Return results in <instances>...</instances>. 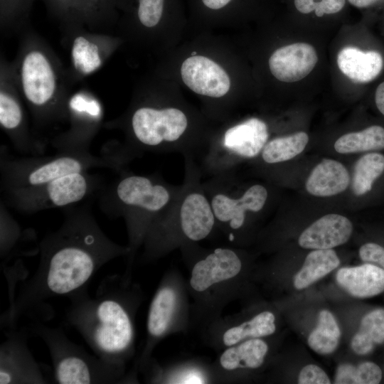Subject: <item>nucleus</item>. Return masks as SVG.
Wrapping results in <instances>:
<instances>
[{
    "label": "nucleus",
    "mask_w": 384,
    "mask_h": 384,
    "mask_svg": "<svg viewBox=\"0 0 384 384\" xmlns=\"http://www.w3.org/2000/svg\"><path fill=\"white\" fill-rule=\"evenodd\" d=\"M64 220L38 244L39 262L1 317V325L15 329L23 317L50 318L46 302L69 297L87 287L95 274L114 258L130 253L128 245L112 241L102 231L88 206L67 207Z\"/></svg>",
    "instance_id": "1"
},
{
    "label": "nucleus",
    "mask_w": 384,
    "mask_h": 384,
    "mask_svg": "<svg viewBox=\"0 0 384 384\" xmlns=\"http://www.w3.org/2000/svg\"><path fill=\"white\" fill-rule=\"evenodd\" d=\"M67 323L99 358L126 371L135 351V316L144 295L124 274L108 275L93 297L87 287L68 297Z\"/></svg>",
    "instance_id": "2"
},
{
    "label": "nucleus",
    "mask_w": 384,
    "mask_h": 384,
    "mask_svg": "<svg viewBox=\"0 0 384 384\" xmlns=\"http://www.w3.org/2000/svg\"><path fill=\"white\" fill-rule=\"evenodd\" d=\"M18 36V50L12 63L34 130L68 122V102L73 85L67 67L31 23Z\"/></svg>",
    "instance_id": "3"
},
{
    "label": "nucleus",
    "mask_w": 384,
    "mask_h": 384,
    "mask_svg": "<svg viewBox=\"0 0 384 384\" xmlns=\"http://www.w3.org/2000/svg\"><path fill=\"white\" fill-rule=\"evenodd\" d=\"M183 188L171 205L149 227L142 246V261L156 260L176 249L198 244L216 228L202 174L192 157H186Z\"/></svg>",
    "instance_id": "4"
},
{
    "label": "nucleus",
    "mask_w": 384,
    "mask_h": 384,
    "mask_svg": "<svg viewBox=\"0 0 384 384\" xmlns=\"http://www.w3.org/2000/svg\"><path fill=\"white\" fill-rule=\"evenodd\" d=\"M119 173L117 181L100 190L99 203L107 215L124 218L130 250L124 274L131 277L136 255L149 227L176 200L183 185L171 184L158 175L124 169Z\"/></svg>",
    "instance_id": "5"
},
{
    "label": "nucleus",
    "mask_w": 384,
    "mask_h": 384,
    "mask_svg": "<svg viewBox=\"0 0 384 384\" xmlns=\"http://www.w3.org/2000/svg\"><path fill=\"white\" fill-rule=\"evenodd\" d=\"M102 127L124 132L126 142L119 145L129 161L146 152H177L195 159L203 151V147L188 137V115L174 106L139 102L122 117L103 122Z\"/></svg>",
    "instance_id": "6"
},
{
    "label": "nucleus",
    "mask_w": 384,
    "mask_h": 384,
    "mask_svg": "<svg viewBox=\"0 0 384 384\" xmlns=\"http://www.w3.org/2000/svg\"><path fill=\"white\" fill-rule=\"evenodd\" d=\"M181 250L191 263L186 286L193 299L191 322L204 329L219 318L224 306L237 296L244 260L233 246L207 250L195 244Z\"/></svg>",
    "instance_id": "7"
},
{
    "label": "nucleus",
    "mask_w": 384,
    "mask_h": 384,
    "mask_svg": "<svg viewBox=\"0 0 384 384\" xmlns=\"http://www.w3.org/2000/svg\"><path fill=\"white\" fill-rule=\"evenodd\" d=\"M100 156L89 151H58L53 156H13L6 146H1L0 174L2 193L35 187L70 174L107 168L118 172L126 164L112 152Z\"/></svg>",
    "instance_id": "8"
},
{
    "label": "nucleus",
    "mask_w": 384,
    "mask_h": 384,
    "mask_svg": "<svg viewBox=\"0 0 384 384\" xmlns=\"http://www.w3.org/2000/svg\"><path fill=\"white\" fill-rule=\"evenodd\" d=\"M33 331L49 351L56 383L110 384L132 381L126 371L89 353L70 341L62 329L36 324Z\"/></svg>",
    "instance_id": "9"
},
{
    "label": "nucleus",
    "mask_w": 384,
    "mask_h": 384,
    "mask_svg": "<svg viewBox=\"0 0 384 384\" xmlns=\"http://www.w3.org/2000/svg\"><path fill=\"white\" fill-rule=\"evenodd\" d=\"M188 294L186 282L181 274L171 270L164 275L149 306L146 342L132 373L137 375L145 369L159 341L190 325L191 306Z\"/></svg>",
    "instance_id": "10"
},
{
    "label": "nucleus",
    "mask_w": 384,
    "mask_h": 384,
    "mask_svg": "<svg viewBox=\"0 0 384 384\" xmlns=\"http://www.w3.org/2000/svg\"><path fill=\"white\" fill-rule=\"evenodd\" d=\"M202 184L215 216L216 228L232 245L237 244L250 216L265 208L269 197L267 188L255 183L240 190L233 174L210 177Z\"/></svg>",
    "instance_id": "11"
},
{
    "label": "nucleus",
    "mask_w": 384,
    "mask_h": 384,
    "mask_svg": "<svg viewBox=\"0 0 384 384\" xmlns=\"http://www.w3.org/2000/svg\"><path fill=\"white\" fill-rule=\"evenodd\" d=\"M102 183L99 176L88 171L74 173L35 187L3 193L1 200L23 213L65 208L102 189Z\"/></svg>",
    "instance_id": "12"
},
{
    "label": "nucleus",
    "mask_w": 384,
    "mask_h": 384,
    "mask_svg": "<svg viewBox=\"0 0 384 384\" xmlns=\"http://www.w3.org/2000/svg\"><path fill=\"white\" fill-rule=\"evenodd\" d=\"M12 61L0 57V126L13 146L28 156L44 155L47 143L31 130Z\"/></svg>",
    "instance_id": "13"
},
{
    "label": "nucleus",
    "mask_w": 384,
    "mask_h": 384,
    "mask_svg": "<svg viewBox=\"0 0 384 384\" xmlns=\"http://www.w3.org/2000/svg\"><path fill=\"white\" fill-rule=\"evenodd\" d=\"M60 29V43L69 55L67 71L73 85L100 69L121 43L118 36L82 26L68 25Z\"/></svg>",
    "instance_id": "14"
},
{
    "label": "nucleus",
    "mask_w": 384,
    "mask_h": 384,
    "mask_svg": "<svg viewBox=\"0 0 384 384\" xmlns=\"http://www.w3.org/2000/svg\"><path fill=\"white\" fill-rule=\"evenodd\" d=\"M103 107L97 97L85 88L70 95L68 102L67 130L54 137L51 145L57 151H88L102 127Z\"/></svg>",
    "instance_id": "15"
},
{
    "label": "nucleus",
    "mask_w": 384,
    "mask_h": 384,
    "mask_svg": "<svg viewBox=\"0 0 384 384\" xmlns=\"http://www.w3.org/2000/svg\"><path fill=\"white\" fill-rule=\"evenodd\" d=\"M41 1L59 27L78 25L92 31L111 34L123 2V0Z\"/></svg>",
    "instance_id": "16"
},
{
    "label": "nucleus",
    "mask_w": 384,
    "mask_h": 384,
    "mask_svg": "<svg viewBox=\"0 0 384 384\" xmlns=\"http://www.w3.org/2000/svg\"><path fill=\"white\" fill-rule=\"evenodd\" d=\"M26 335L8 329L0 346V384H46V378L27 344Z\"/></svg>",
    "instance_id": "17"
},
{
    "label": "nucleus",
    "mask_w": 384,
    "mask_h": 384,
    "mask_svg": "<svg viewBox=\"0 0 384 384\" xmlns=\"http://www.w3.org/2000/svg\"><path fill=\"white\" fill-rule=\"evenodd\" d=\"M203 330L207 341L212 346L224 349L247 339L274 334L277 330L276 316L269 310L262 311L242 321H237L232 316L226 319L220 316Z\"/></svg>",
    "instance_id": "18"
},
{
    "label": "nucleus",
    "mask_w": 384,
    "mask_h": 384,
    "mask_svg": "<svg viewBox=\"0 0 384 384\" xmlns=\"http://www.w3.org/2000/svg\"><path fill=\"white\" fill-rule=\"evenodd\" d=\"M269 346L263 338H250L223 349L213 368L215 380L232 381L239 373L260 368Z\"/></svg>",
    "instance_id": "19"
},
{
    "label": "nucleus",
    "mask_w": 384,
    "mask_h": 384,
    "mask_svg": "<svg viewBox=\"0 0 384 384\" xmlns=\"http://www.w3.org/2000/svg\"><path fill=\"white\" fill-rule=\"evenodd\" d=\"M181 75L192 91L209 97H222L230 87L229 76L223 68L202 55L186 58L181 65Z\"/></svg>",
    "instance_id": "20"
},
{
    "label": "nucleus",
    "mask_w": 384,
    "mask_h": 384,
    "mask_svg": "<svg viewBox=\"0 0 384 384\" xmlns=\"http://www.w3.org/2000/svg\"><path fill=\"white\" fill-rule=\"evenodd\" d=\"M317 60V54L313 46L305 43H297L277 49L269 59V67L277 80L292 82L306 77Z\"/></svg>",
    "instance_id": "21"
},
{
    "label": "nucleus",
    "mask_w": 384,
    "mask_h": 384,
    "mask_svg": "<svg viewBox=\"0 0 384 384\" xmlns=\"http://www.w3.org/2000/svg\"><path fill=\"white\" fill-rule=\"evenodd\" d=\"M353 232V225L346 217L327 214L316 220L299 235V246L305 249H332L346 243Z\"/></svg>",
    "instance_id": "22"
},
{
    "label": "nucleus",
    "mask_w": 384,
    "mask_h": 384,
    "mask_svg": "<svg viewBox=\"0 0 384 384\" xmlns=\"http://www.w3.org/2000/svg\"><path fill=\"white\" fill-rule=\"evenodd\" d=\"M338 286L351 296L366 299L384 293V269L370 262L340 268L336 274Z\"/></svg>",
    "instance_id": "23"
},
{
    "label": "nucleus",
    "mask_w": 384,
    "mask_h": 384,
    "mask_svg": "<svg viewBox=\"0 0 384 384\" xmlns=\"http://www.w3.org/2000/svg\"><path fill=\"white\" fill-rule=\"evenodd\" d=\"M151 383H208L215 380L213 368L196 362L163 367L152 359L142 371Z\"/></svg>",
    "instance_id": "24"
},
{
    "label": "nucleus",
    "mask_w": 384,
    "mask_h": 384,
    "mask_svg": "<svg viewBox=\"0 0 384 384\" xmlns=\"http://www.w3.org/2000/svg\"><path fill=\"white\" fill-rule=\"evenodd\" d=\"M383 58L375 50L363 51L354 47H346L337 56L340 70L356 82L374 80L383 68Z\"/></svg>",
    "instance_id": "25"
},
{
    "label": "nucleus",
    "mask_w": 384,
    "mask_h": 384,
    "mask_svg": "<svg viewBox=\"0 0 384 384\" xmlns=\"http://www.w3.org/2000/svg\"><path fill=\"white\" fill-rule=\"evenodd\" d=\"M349 183V174L341 163L324 159L312 170L306 189L315 196H331L344 191Z\"/></svg>",
    "instance_id": "26"
},
{
    "label": "nucleus",
    "mask_w": 384,
    "mask_h": 384,
    "mask_svg": "<svg viewBox=\"0 0 384 384\" xmlns=\"http://www.w3.org/2000/svg\"><path fill=\"white\" fill-rule=\"evenodd\" d=\"M384 343V308L375 307L366 311L361 319L351 346L359 356L371 353Z\"/></svg>",
    "instance_id": "27"
},
{
    "label": "nucleus",
    "mask_w": 384,
    "mask_h": 384,
    "mask_svg": "<svg viewBox=\"0 0 384 384\" xmlns=\"http://www.w3.org/2000/svg\"><path fill=\"white\" fill-rule=\"evenodd\" d=\"M340 265V259L332 249L314 250L305 258L301 269L293 277V285L298 290L304 289Z\"/></svg>",
    "instance_id": "28"
},
{
    "label": "nucleus",
    "mask_w": 384,
    "mask_h": 384,
    "mask_svg": "<svg viewBox=\"0 0 384 384\" xmlns=\"http://www.w3.org/2000/svg\"><path fill=\"white\" fill-rule=\"evenodd\" d=\"M341 336V329L334 315L329 310L319 311L316 327L310 332L307 343L316 353L331 354L338 346Z\"/></svg>",
    "instance_id": "29"
},
{
    "label": "nucleus",
    "mask_w": 384,
    "mask_h": 384,
    "mask_svg": "<svg viewBox=\"0 0 384 384\" xmlns=\"http://www.w3.org/2000/svg\"><path fill=\"white\" fill-rule=\"evenodd\" d=\"M308 141L309 137L304 132L274 138L269 140L264 146L260 154L261 159L266 164L289 161L303 151Z\"/></svg>",
    "instance_id": "30"
},
{
    "label": "nucleus",
    "mask_w": 384,
    "mask_h": 384,
    "mask_svg": "<svg viewBox=\"0 0 384 384\" xmlns=\"http://www.w3.org/2000/svg\"><path fill=\"white\" fill-rule=\"evenodd\" d=\"M334 149L341 154L383 149L384 128L373 125L360 132L346 134L336 141Z\"/></svg>",
    "instance_id": "31"
},
{
    "label": "nucleus",
    "mask_w": 384,
    "mask_h": 384,
    "mask_svg": "<svg viewBox=\"0 0 384 384\" xmlns=\"http://www.w3.org/2000/svg\"><path fill=\"white\" fill-rule=\"evenodd\" d=\"M35 0H0V32L2 38L18 35L30 23Z\"/></svg>",
    "instance_id": "32"
},
{
    "label": "nucleus",
    "mask_w": 384,
    "mask_h": 384,
    "mask_svg": "<svg viewBox=\"0 0 384 384\" xmlns=\"http://www.w3.org/2000/svg\"><path fill=\"white\" fill-rule=\"evenodd\" d=\"M384 171V156L369 153L361 156L356 163L352 189L356 196L369 192L375 180Z\"/></svg>",
    "instance_id": "33"
},
{
    "label": "nucleus",
    "mask_w": 384,
    "mask_h": 384,
    "mask_svg": "<svg viewBox=\"0 0 384 384\" xmlns=\"http://www.w3.org/2000/svg\"><path fill=\"white\" fill-rule=\"evenodd\" d=\"M7 206L1 200L0 204V257L2 267L14 257L20 242L26 238L18 222L7 210Z\"/></svg>",
    "instance_id": "34"
},
{
    "label": "nucleus",
    "mask_w": 384,
    "mask_h": 384,
    "mask_svg": "<svg viewBox=\"0 0 384 384\" xmlns=\"http://www.w3.org/2000/svg\"><path fill=\"white\" fill-rule=\"evenodd\" d=\"M383 376L382 368L372 361H363L357 366L341 363L336 368L334 383L378 384Z\"/></svg>",
    "instance_id": "35"
},
{
    "label": "nucleus",
    "mask_w": 384,
    "mask_h": 384,
    "mask_svg": "<svg viewBox=\"0 0 384 384\" xmlns=\"http://www.w3.org/2000/svg\"><path fill=\"white\" fill-rule=\"evenodd\" d=\"M164 0H137L134 17L146 30H152L159 24L164 12Z\"/></svg>",
    "instance_id": "36"
},
{
    "label": "nucleus",
    "mask_w": 384,
    "mask_h": 384,
    "mask_svg": "<svg viewBox=\"0 0 384 384\" xmlns=\"http://www.w3.org/2000/svg\"><path fill=\"white\" fill-rule=\"evenodd\" d=\"M344 4L345 0H294V5L299 12L309 14L314 10L318 17L337 13Z\"/></svg>",
    "instance_id": "37"
},
{
    "label": "nucleus",
    "mask_w": 384,
    "mask_h": 384,
    "mask_svg": "<svg viewBox=\"0 0 384 384\" xmlns=\"http://www.w3.org/2000/svg\"><path fill=\"white\" fill-rule=\"evenodd\" d=\"M299 384H329L330 378L326 373L319 366L308 364L303 367L298 377Z\"/></svg>",
    "instance_id": "38"
},
{
    "label": "nucleus",
    "mask_w": 384,
    "mask_h": 384,
    "mask_svg": "<svg viewBox=\"0 0 384 384\" xmlns=\"http://www.w3.org/2000/svg\"><path fill=\"white\" fill-rule=\"evenodd\" d=\"M358 255L364 262L375 264L384 269V247L375 242H368L362 245Z\"/></svg>",
    "instance_id": "39"
},
{
    "label": "nucleus",
    "mask_w": 384,
    "mask_h": 384,
    "mask_svg": "<svg viewBox=\"0 0 384 384\" xmlns=\"http://www.w3.org/2000/svg\"><path fill=\"white\" fill-rule=\"evenodd\" d=\"M375 102L378 110L384 115V82H381L376 89Z\"/></svg>",
    "instance_id": "40"
},
{
    "label": "nucleus",
    "mask_w": 384,
    "mask_h": 384,
    "mask_svg": "<svg viewBox=\"0 0 384 384\" xmlns=\"http://www.w3.org/2000/svg\"><path fill=\"white\" fill-rule=\"evenodd\" d=\"M205 6L211 9H219L227 5L231 0H202Z\"/></svg>",
    "instance_id": "41"
},
{
    "label": "nucleus",
    "mask_w": 384,
    "mask_h": 384,
    "mask_svg": "<svg viewBox=\"0 0 384 384\" xmlns=\"http://www.w3.org/2000/svg\"><path fill=\"white\" fill-rule=\"evenodd\" d=\"M379 0H348L353 6L359 8L370 6Z\"/></svg>",
    "instance_id": "42"
}]
</instances>
